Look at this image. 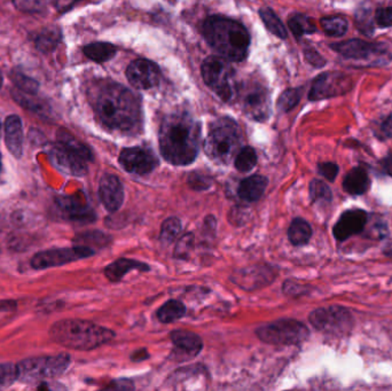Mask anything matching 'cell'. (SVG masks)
<instances>
[{"mask_svg":"<svg viewBox=\"0 0 392 391\" xmlns=\"http://www.w3.org/2000/svg\"><path fill=\"white\" fill-rule=\"evenodd\" d=\"M94 112L110 130L134 134L142 124L139 99L118 83H105L93 97Z\"/></svg>","mask_w":392,"mask_h":391,"instance_id":"1","label":"cell"},{"mask_svg":"<svg viewBox=\"0 0 392 391\" xmlns=\"http://www.w3.org/2000/svg\"><path fill=\"white\" fill-rule=\"evenodd\" d=\"M158 138L161 153L166 161L188 165L199 154L201 128L188 112H175L162 122Z\"/></svg>","mask_w":392,"mask_h":391,"instance_id":"2","label":"cell"},{"mask_svg":"<svg viewBox=\"0 0 392 391\" xmlns=\"http://www.w3.org/2000/svg\"><path fill=\"white\" fill-rule=\"evenodd\" d=\"M203 35L221 58L238 62L247 57L250 36L241 23L223 16H212L205 20Z\"/></svg>","mask_w":392,"mask_h":391,"instance_id":"3","label":"cell"},{"mask_svg":"<svg viewBox=\"0 0 392 391\" xmlns=\"http://www.w3.org/2000/svg\"><path fill=\"white\" fill-rule=\"evenodd\" d=\"M51 337L67 348L88 351L110 342L115 333L93 322L68 319L52 326Z\"/></svg>","mask_w":392,"mask_h":391,"instance_id":"4","label":"cell"},{"mask_svg":"<svg viewBox=\"0 0 392 391\" xmlns=\"http://www.w3.org/2000/svg\"><path fill=\"white\" fill-rule=\"evenodd\" d=\"M241 146V131L236 122L221 119L214 122L205 139V153L212 161L227 164L236 158Z\"/></svg>","mask_w":392,"mask_h":391,"instance_id":"5","label":"cell"},{"mask_svg":"<svg viewBox=\"0 0 392 391\" xmlns=\"http://www.w3.org/2000/svg\"><path fill=\"white\" fill-rule=\"evenodd\" d=\"M57 138L59 143L50 153L55 167L71 176H84L88 171L86 163L93 158L90 149L66 131H60Z\"/></svg>","mask_w":392,"mask_h":391,"instance_id":"6","label":"cell"},{"mask_svg":"<svg viewBox=\"0 0 392 391\" xmlns=\"http://www.w3.org/2000/svg\"><path fill=\"white\" fill-rule=\"evenodd\" d=\"M263 342L275 346H296L304 342L310 335L309 328L295 319H280L265 325L256 331Z\"/></svg>","mask_w":392,"mask_h":391,"instance_id":"7","label":"cell"},{"mask_svg":"<svg viewBox=\"0 0 392 391\" xmlns=\"http://www.w3.org/2000/svg\"><path fill=\"white\" fill-rule=\"evenodd\" d=\"M70 357L67 355L31 358L16 365L18 380L25 383H37L61 375L68 368Z\"/></svg>","mask_w":392,"mask_h":391,"instance_id":"8","label":"cell"},{"mask_svg":"<svg viewBox=\"0 0 392 391\" xmlns=\"http://www.w3.org/2000/svg\"><path fill=\"white\" fill-rule=\"evenodd\" d=\"M311 325L317 331L329 335H343L352 329L354 320L347 308L333 305L314 310L309 317Z\"/></svg>","mask_w":392,"mask_h":391,"instance_id":"9","label":"cell"},{"mask_svg":"<svg viewBox=\"0 0 392 391\" xmlns=\"http://www.w3.org/2000/svg\"><path fill=\"white\" fill-rule=\"evenodd\" d=\"M202 77L205 84L212 88L221 100L229 101L234 94L233 69L226 59L209 57L202 64Z\"/></svg>","mask_w":392,"mask_h":391,"instance_id":"10","label":"cell"},{"mask_svg":"<svg viewBox=\"0 0 392 391\" xmlns=\"http://www.w3.org/2000/svg\"><path fill=\"white\" fill-rule=\"evenodd\" d=\"M332 49L343 55L344 58L351 60L362 61L368 64H386V58L391 59L384 46L379 44L368 43L365 40H344L340 43L330 45Z\"/></svg>","mask_w":392,"mask_h":391,"instance_id":"11","label":"cell"},{"mask_svg":"<svg viewBox=\"0 0 392 391\" xmlns=\"http://www.w3.org/2000/svg\"><path fill=\"white\" fill-rule=\"evenodd\" d=\"M352 81L343 73H326L314 79L309 99L312 101L323 100L347 93L352 88Z\"/></svg>","mask_w":392,"mask_h":391,"instance_id":"12","label":"cell"},{"mask_svg":"<svg viewBox=\"0 0 392 391\" xmlns=\"http://www.w3.org/2000/svg\"><path fill=\"white\" fill-rule=\"evenodd\" d=\"M94 255L93 249L88 247L76 246L74 248L51 249L37 254L31 261L33 269H47V267H60L64 264L79 261Z\"/></svg>","mask_w":392,"mask_h":391,"instance_id":"13","label":"cell"},{"mask_svg":"<svg viewBox=\"0 0 392 391\" xmlns=\"http://www.w3.org/2000/svg\"><path fill=\"white\" fill-rule=\"evenodd\" d=\"M118 161L125 171L139 176L151 173L158 165V160L154 153L142 147L123 149Z\"/></svg>","mask_w":392,"mask_h":391,"instance_id":"14","label":"cell"},{"mask_svg":"<svg viewBox=\"0 0 392 391\" xmlns=\"http://www.w3.org/2000/svg\"><path fill=\"white\" fill-rule=\"evenodd\" d=\"M242 108L251 119L265 121L271 110L269 92L260 84H250L243 92Z\"/></svg>","mask_w":392,"mask_h":391,"instance_id":"15","label":"cell"},{"mask_svg":"<svg viewBox=\"0 0 392 391\" xmlns=\"http://www.w3.org/2000/svg\"><path fill=\"white\" fill-rule=\"evenodd\" d=\"M127 77L134 88L148 90L158 84L161 71L154 62L145 59L131 62L127 69Z\"/></svg>","mask_w":392,"mask_h":391,"instance_id":"16","label":"cell"},{"mask_svg":"<svg viewBox=\"0 0 392 391\" xmlns=\"http://www.w3.org/2000/svg\"><path fill=\"white\" fill-rule=\"evenodd\" d=\"M367 221L368 215L365 210H347L338 219L333 228V234L338 241H345L352 235L362 233L365 230Z\"/></svg>","mask_w":392,"mask_h":391,"instance_id":"17","label":"cell"},{"mask_svg":"<svg viewBox=\"0 0 392 391\" xmlns=\"http://www.w3.org/2000/svg\"><path fill=\"white\" fill-rule=\"evenodd\" d=\"M170 337L175 346L173 355L177 361H190L202 351V339L193 332L173 331Z\"/></svg>","mask_w":392,"mask_h":391,"instance_id":"18","label":"cell"},{"mask_svg":"<svg viewBox=\"0 0 392 391\" xmlns=\"http://www.w3.org/2000/svg\"><path fill=\"white\" fill-rule=\"evenodd\" d=\"M100 200L110 213L121 208L124 201V188L121 180L114 175H105L100 180Z\"/></svg>","mask_w":392,"mask_h":391,"instance_id":"19","label":"cell"},{"mask_svg":"<svg viewBox=\"0 0 392 391\" xmlns=\"http://www.w3.org/2000/svg\"><path fill=\"white\" fill-rule=\"evenodd\" d=\"M5 140L7 148L16 158H21L23 151V129L21 119L16 115H11L5 122Z\"/></svg>","mask_w":392,"mask_h":391,"instance_id":"20","label":"cell"},{"mask_svg":"<svg viewBox=\"0 0 392 391\" xmlns=\"http://www.w3.org/2000/svg\"><path fill=\"white\" fill-rule=\"evenodd\" d=\"M371 178L365 168H352L349 173L344 176L343 188L351 195H362L369 189Z\"/></svg>","mask_w":392,"mask_h":391,"instance_id":"21","label":"cell"},{"mask_svg":"<svg viewBox=\"0 0 392 391\" xmlns=\"http://www.w3.org/2000/svg\"><path fill=\"white\" fill-rule=\"evenodd\" d=\"M149 269H151L149 265L142 263V262L129 259V258H120L117 261L109 264L108 267L105 269V276L112 282H118L121 281L123 276H127L130 271L138 270L146 272V271H149Z\"/></svg>","mask_w":392,"mask_h":391,"instance_id":"22","label":"cell"},{"mask_svg":"<svg viewBox=\"0 0 392 391\" xmlns=\"http://www.w3.org/2000/svg\"><path fill=\"white\" fill-rule=\"evenodd\" d=\"M267 178L260 175L248 177L238 186V197L248 202L260 200L267 187Z\"/></svg>","mask_w":392,"mask_h":391,"instance_id":"23","label":"cell"},{"mask_svg":"<svg viewBox=\"0 0 392 391\" xmlns=\"http://www.w3.org/2000/svg\"><path fill=\"white\" fill-rule=\"evenodd\" d=\"M61 209L69 218L75 221H91L94 219V214L82 201L73 199V197H64L61 200Z\"/></svg>","mask_w":392,"mask_h":391,"instance_id":"24","label":"cell"},{"mask_svg":"<svg viewBox=\"0 0 392 391\" xmlns=\"http://www.w3.org/2000/svg\"><path fill=\"white\" fill-rule=\"evenodd\" d=\"M312 237V228L308 221L302 218H295L288 230V238L294 246H304Z\"/></svg>","mask_w":392,"mask_h":391,"instance_id":"25","label":"cell"},{"mask_svg":"<svg viewBox=\"0 0 392 391\" xmlns=\"http://www.w3.org/2000/svg\"><path fill=\"white\" fill-rule=\"evenodd\" d=\"M186 313V308L179 300H171L161 306L157 311V318L163 324H170L183 318Z\"/></svg>","mask_w":392,"mask_h":391,"instance_id":"26","label":"cell"},{"mask_svg":"<svg viewBox=\"0 0 392 391\" xmlns=\"http://www.w3.org/2000/svg\"><path fill=\"white\" fill-rule=\"evenodd\" d=\"M84 54L96 62H105L116 54V47L109 43H92L84 47Z\"/></svg>","mask_w":392,"mask_h":391,"instance_id":"27","label":"cell"},{"mask_svg":"<svg viewBox=\"0 0 392 391\" xmlns=\"http://www.w3.org/2000/svg\"><path fill=\"white\" fill-rule=\"evenodd\" d=\"M260 16L263 22H264V25L269 29V31H271L272 34L278 37V38H281V40H286L287 36H288L286 28H284V23L281 22L278 16L271 8L260 9Z\"/></svg>","mask_w":392,"mask_h":391,"instance_id":"28","label":"cell"},{"mask_svg":"<svg viewBox=\"0 0 392 391\" xmlns=\"http://www.w3.org/2000/svg\"><path fill=\"white\" fill-rule=\"evenodd\" d=\"M290 30L293 31L295 37L304 36V35L313 34L317 31V25L312 18L303 14H296L289 20Z\"/></svg>","mask_w":392,"mask_h":391,"instance_id":"29","label":"cell"},{"mask_svg":"<svg viewBox=\"0 0 392 391\" xmlns=\"http://www.w3.org/2000/svg\"><path fill=\"white\" fill-rule=\"evenodd\" d=\"M257 163V154L253 147H243L238 151L234 160V165L241 173L253 170Z\"/></svg>","mask_w":392,"mask_h":391,"instance_id":"30","label":"cell"},{"mask_svg":"<svg viewBox=\"0 0 392 391\" xmlns=\"http://www.w3.org/2000/svg\"><path fill=\"white\" fill-rule=\"evenodd\" d=\"M320 23L328 36L341 37L347 34V22L341 16H327Z\"/></svg>","mask_w":392,"mask_h":391,"instance_id":"31","label":"cell"},{"mask_svg":"<svg viewBox=\"0 0 392 391\" xmlns=\"http://www.w3.org/2000/svg\"><path fill=\"white\" fill-rule=\"evenodd\" d=\"M183 225H181L180 219L177 217H170L166 219L161 228V240L163 243H173L175 240L178 239L180 235Z\"/></svg>","mask_w":392,"mask_h":391,"instance_id":"32","label":"cell"},{"mask_svg":"<svg viewBox=\"0 0 392 391\" xmlns=\"http://www.w3.org/2000/svg\"><path fill=\"white\" fill-rule=\"evenodd\" d=\"M310 197L312 202H330L333 193L326 182L313 179L310 184Z\"/></svg>","mask_w":392,"mask_h":391,"instance_id":"33","label":"cell"},{"mask_svg":"<svg viewBox=\"0 0 392 391\" xmlns=\"http://www.w3.org/2000/svg\"><path fill=\"white\" fill-rule=\"evenodd\" d=\"M194 243H195V237L193 233L185 234L177 243L175 248V257L179 259H188L190 257V252L193 250Z\"/></svg>","mask_w":392,"mask_h":391,"instance_id":"34","label":"cell"},{"mask_svg":"<svg viewBox=\"0 0 392 391\" xmlns=\"http://www.w3.org/2000/svg\"><path fill=\"white\" fill-rule=\"evenodd\" d=\"M299 99H301V93L299 90L289 88L279 98L278 108L281 112H289L299 103Z\"/></svg>","mask_w":392,"mask_h":391,"instance_id":"35","label":"cell"},{"mask_svg":"<svg viewBox=\"0 0 392 391\" xmlns=\"http://www.w3.org/2000/svg\"><path fill=\"white\" fill-rule=\"evenodd\" d=\"M18 380V366L12 364L0 365V389L8 388Z\"/></svg>","mask_w":392,"mask_h":391,"instance_id":"36","label":"cell"},{"mask_svg":"<svg viewBox=\"0 0 392 391\" xmlns=\"http://www.w3.org/2000/svg\"><path fill=\"white\" fill-rule=\"evenodd\" d=\"M60 40V36L57 30H44L40 36L37 37L36 44L38 49L42 52H47L53 49Z\"/></svg>","mask_w":392,"mask_h":391,"instance_id":"37","label":"cell"},{"mask_svg":"<svg viewBox=\"0 0 392 391\" xmlns=\"http://www.w3.org/2000/svg\"><path fill=\"white\" fill-rule=\"evenodd\" d=\"M12 81L21 91L28 94H35L38 90V83L33 79L29 78L23 74L16 73L12 74Z\"/></svg>","mask_w":392,"mask_h":391,"instance_id":"38","label":"cell"},{"mask_svg":"<svg viewBox=\"0 0 392 391\" xmlns=\"http://www.w3.org/2000/svg\"><path fill=\"white\" fill-rule=\"evenodd\" d=\"M188 185L195 191H207L212 185V179L202 173H193L188 176Z\"/></svg>","mask_w":392,"mask_h":391,"instance_id":"39","label":"cell"},{"mask_svg":"<svg viewBox=\"0 0 392 391\" xmlns=\"http://www.w3.org/2000/svg\"><path fill=\"white\" fill-rule=\"evenodd\" d=\"M318 171H319L321 176L325 177L329 182H334L336 177H338L340 168L334 162H323V163H319V165H318Z\"/></svg>","mask_w":392,"mask_h":391,"instance_id":"40","label":"cell"},{"mask_svg":"<svg viewBox=\"0 0 392 391\" xmlns=\"http://www.w3.org/2000/svg\"><path fill=\"white\" fill-rule=\"evenodd\" d=\"M375 20L379 27L389 28L392 25V6L379 8L375 13Z\"/></svg>","mask_w":392,"mask_h":391,"instance_id":"41","label":"cell"},{"mask_svg":"<svg viewBox=\"0 0 392 391\" xmlns=\"http://www.w3.org/2000/svg\"><path fill=\"white\" fill-rule=\"evenodd\" d=\"M305 59L311 64H313L314 67H323V64H326V60L321 58V55L318 54L317 52L314 51V49H306L305 51Z\"/></svg>","mask_w":392,"mask_h":391,"instance_id":"42","label":"cell"},{"mask_svg":"<svg viewBox=\"0 0 392 391\" xmlns=\"http://www.w3.org/2000/svg\"><path fill=\"white\" fill-rule=\"evenodd\" d=\"M381 134L384 136V139H389L392 138V114H390L384 123L381 124Z\"/></svg>","mask_w":392,"mask_h":391,"instance_id":"43","label":"cell"},{"mask_svg":"<svg viewBox=\"0 0 392 391\" xmlns=\"http://www.w3.org/2000/svg\"><path fill=\"white\" fill-rule=\"evenodd\" d=\"M382 167H384V170L386 171V175L392 177V154L388 155L386 158L382 160L381 162Z\"/></svg>","mask_w":392,"mask_h":391,"instance_id":"44","label":"cell"},{"mask_svg":"<svg viewBox=\"0 0 392 391\" xmlns=\"http://www.w3.org/2000/svg\"><path fill=\"white\" fill-rule=\"evenodd\" d=\"M148 357H149V354H148L147 350L142 349V350H138V351L132 354L131 359H132L133 361H145Z\"/></svg>","mask_w":392,"mask_h":391,"instance_id":"45","label":"cell"},{"mask_svg":"<svg viewBox=\"0 0 392 391\" xmlns=\"http://www.w3.org/2000/svg\"><path fill=\"white\" fill-rule=\"evenodd\" d=\"M384 256L392 259V243H388L384 249Z\"/></svg>","mask_w":392,"mask_h":391,"instance_id":"46","label":"cell"},{"mask_svg":"<svg viewBox=\"0 0 392 391\" xmlns=\"http://www.w3.org/2000/svg\"><path fill=\"white\" fill-rule=\"evenodd\" d=\"M1 86H3V76H1V74H0V88H1Z\"/></svg>","mask_w":392,"mask_h":391,"instance_id":"47","label":"cell"},{"mask_svg":"<svg viewBox=\"0 0 392 391\" xmlns=\"http://www.w3.org/2000/svg\"><path fill=\"white\" fill-rule=\"evenodd\" d=\"M391 280H392V278H391Z\"/></svg>","mask_w":392,"mask_h":391,"instance_id":"48","label":"cell"}]
</instances>
